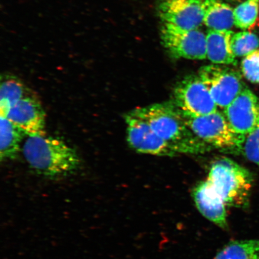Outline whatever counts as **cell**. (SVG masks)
Wrapping results in <instances>:
<instances>
[{
	"label": "cell",
	"instance_id": "1",
	"mask_svg": "<svg viewBox=\"0 0 259 259\" xmlns=\"http://www.w3.org/2000/svg\"><path fill=\"white\" fill-rule=\"evenodd\" d=\"M132 111L147 122L155 134L176 148L180 154H203L213 149L194 134L183 113L172 102L155 103Z\"/></svg>",
	"mask_w": 259,
	"mask_h": 259
},
{
	"label": "cell",
	"instance_id": "2",
	"mask_svg": "<svg viewBox=\"0 0 259 259\" xmlns=\"http://www.w3.org/2000/svg\"><path fill=\"white\" fill-rule=\"evenodd\" d=\"M23 154L32 169L48 178L69 176L80 165L74 149L60 139L47 135L28 137L23 146Z\"/></svg>",
	"mask_w": 259,
	"mask_h": 259
},
{
	"label": "cell",
	"instance_id": "3",
	"mask_svg": "<svg viewBox=\"0 0 259 259\" xmlns=\"http://www.w3.org/2000/svg\"><path fill=\"white\" fill-rule=\"evenodd\" d=\"M206 180L227 206L243 208L247 206L252 177L247 169L234 161L222 158L213 162Z\"/></svg>",
	"mask_w": 259,
	"mask_h": 259
},
{
	"label": "cell",
	"instance_id": "4",
	"mask_svg": "<svg viewBox=\"0 0 259 259\" xmlns=\"http://www.w3.org/2000/svg\"><path fill=\"white\" fill-rule=\"evenodd\" d=\"M184 116L194 134L213 148L225 151L241 150L245 136L236 134L223 112L218 111L197 117Z\"/></svg>",
	"mask_w": 259,
	"mask_h": 259
},
{
	"label": "cell",
	"instance_id": "5",
	"mask_svg": "<svg viewBox=\"0 0 259 259\" xmlns=\"http://www.w3.org/2000/svg\"><path fill=\"white\" fill-rule=\"evenodd\" d=\"M198 76L208 90L218 108L224 110L246 87L237 71L223 65L200 68Z\"/></svg>",
	"mask_w": 259,
	"mask_h": 259
},
{
	"label": "cell",
	"instance_id": "6",
	"mask_svg": "<svg viewBox=\"0 0 259 259\" xmlns=\"http://www.w3.org/2000/svg\"><path fill=\"white\" fill-rule=\"evenodd\" d=\"M172 102L183 114L197 117L219 111L214 100L199 76H187L177 84Z\"/></svg>",
	"mask_w": 259,
	"mask_h": 259
},
{
	"label": "cell",
	"instance_id": "7",
	"mask_svg": "<svg viewBox=\"0 0 259 259\" xmlns=\"http://www.w3.org/2000/svg\"><path fill=\"white\" fill-rule=\"evenodd\" d=\"M163 46L176 58L203 60L206 57V35L196 30H186L164 24L161 30Z\"/></svg>",
	"mask_w": 259,
	"mask_h": 259
},
{
	"label": "cell",
	"instance_id": "8",
	"mask_svg": "<svg viewBox=\"0 0 259 259\" xmlns=\"http://www.w3.org/2000/svg\"><path fill=\"white\" fill-rule=\"evenodd\" d=\"M127 141L133 150L139 153L175 157L180 154L172 145L158 136L148 123L132 111L124 116Z\"/></svg>",
	"mask_w": 259,
	"mask_h": 259
},
{
	"label": "cell",
	"instance_id": "9",
	"mask_svg": "<svg viewBox=\"0 0 259 259\" xmlns=\"http://www.w3.org/2000/svg\"><path fill=\"white\" fill-rule=\"evenodd\" d=\"M223 113L236 134L246 136L259 125V99L246 87Z\"/></svg>",
	"mask_w": 259,
	"mask_h": 259
},
{
	"label": "cell",
	"instance_id": "10",
	"mask_svg": "<svg viewBox=\"0 0 259 259\" xmlns=\"http://www.w3.org/2000/svg\"><path fill=\"white\" fill-rule=\"evenodd\" d=\"M159 14L164 24L196 30L203 23V0H163Z\"/></svg>",
	"mask_w": 259,
	"mask_h": 259
},
{
	"label": "cell",
	"instance_id": "11",
	"mask_svg": "<svg viewBox=\"0 0 259 259\" xmlns=\"http://www.w3.org/2000/svg\"><path fill=\"white\" fill-rule=\"evenodd\" d=\"M6 118L28 137L46 135V115L34 95L22 99L10 110Z\"/></svg>",
	"mask_w": 259,
	"mask_h": 259
},
{
	"label": "cell",
	"instance_id": "12",
	"mask_svg": "<svg viewBox=\"0 0 259 259\" xmlns=\"http://www.w3.org/2000/svg\"><path fill=\"white\" fill-rule=\"evenodd\" d=\"M193 198L197 209L203 217L220 228H228V206L208 181H202L194 187Z\"/></svg>",
	"mask_w": 259,
	"mask_h": 259
},
{
	"label": "cell",
	"instance_id": "13",
	"mask_svg": "<svg viewBox=\"0 0 259 259\" xmlns=\"http://www.w3.org/2000/svg\"><path fill=\"white\" fill-rule=\"evenodd\" d=\"M234 32L231 30H209L206 35V57L214 64H236L231 40Z\"/></svg>",
	"mask_w": 259,
	"mask_h": 259
},
{
	"label": "cell",
	"instance_id": "14",
	"mask_svg": "<svg viewBox=\"0 0 259 259\" xmlns=\"http://www.w3.org/2000/svg\"><path fill=\"white\" fill-rule=\"evenodd\" d=\"M0 82V115L5 117L21 100L34 95L23 81L15 74L3 73Z\"/></svg>",
	"mask_w": 259,
	"mask_h": 259
},
{
	"label": "cell",
	"instance_id": "15",
	"mask_svg": "<svg viewBox=\"0 0 259 259\" xmlns=\"http://www.w3.org/2000/svg\"><path fill=\"white\" fill-rule=\"evenodd\" d=\"M203 24L210 30H230L235 25L234 10L221 0H203Z\"/></svg>",
	"mask_w": 259,
	"mask_h": 259
},
{
	"label": "cell",
	"instance_id": "16",
	"mask_svg": "<svg viewBox=\"0 0 259 259\" xmlns=\"http://www.w3.org/2000/svg\"><path fill=\"white\" fill-rule=\"evenodd\" d=\"M24 135V133L13 124L8 118L1 116L0 158L2 161L15 159L18 156Z\"/></svg>",
	"mask_w": 259,
	"mask_h": 259
},
{
	"label": "cell",
	"instance_id": "17",
	"mask_svg": "<svg viewBox=\"0 0 259 259\" xmlns=\"http://www.w3.org/2000/svg\"><path fill=\"white\" fill-rule=\"evenodd\" d=\"M213 259H259V239L229 242Z\"/></svg>",
	"mask_w": 259,
	"mask_h": 259
},
{
	"label": "cell",
	"instance_id": "18",
	"mask_svg": "<svg viewBox=\"0 0 259 259\" xmlns=\"http://www.w3.org/2000/svg\"><path fill=\"white\" fill-rule=\"evenodd\" d=\"M259 0H246L234 10L236 27L247 30L254 27L258 18Z\"/></svg>",
	"mask_w": 259,
	"mask_h": 259
},
{
	"label": "cell",
	"instance_id": "19",
	"mask_svg": "<svg viewBox=\"0 0 259 259\" xmlns=\"http://www.w3.org/2000/svg\"><path fill=\"white\" fill-rule=\"evenodd\" d=\"M231 44L236 57H245L257 50L259 38L250 32L241 31L233 34Z\"/></svg>",
	"mask_w": 259,
	"mask_h": 259
},
{
	"label": "cell",
	"instance_id": "20",
	"mask_svg": "<svg viewBox=\"0 0 259 259\" xmlns=\"http://www.w3.org/2000/svg\"><path fill=\"white\" fill-rule=\"evenodd\" d=\"M241 151L248 160L259 166V125L245 136Z\"/></svg>",
	"mask_w": 259,
	"mask_h": 259
},
{
	"label": "cell",
	"instance_id": "21",
	"mask_svg": "<svg viewBox=\"0 0 259 259\" xmlns=\"http://www.w3.org/2000/svg\"><path fill=\"white\" fill-rule=\"evenodd\" d=\"M241 70L245 78L251 82L259 83V50L244 57L241 63Z\"/></svg>",
	"mask_w": 259,
	"mask_h": 259
},
{
	"label": "cell",
	"instance_id": "22",
	"mask_svg": "<svg viewBox=\"0 0 259 259\" xmlns=\"http://www.w3.org/2000/svg\"><path fill=\"white\" fill-rule=\"evenodd\" d=\"M232 1H239V0H232Z\"/></svg>",
	"mask_w": 259,
	"mask_h": 259
}]
</instances>
